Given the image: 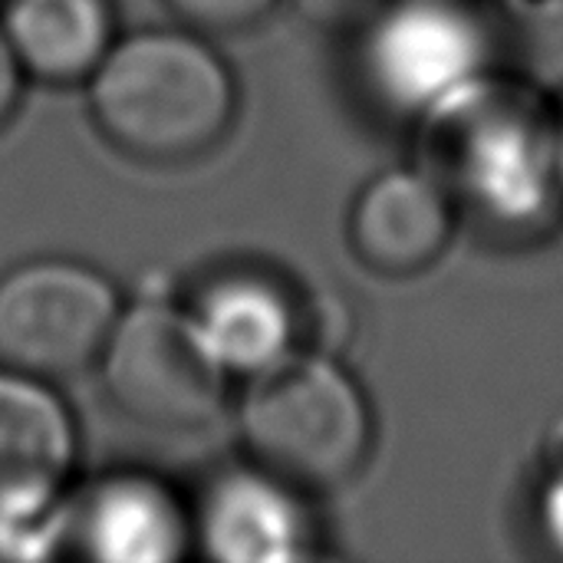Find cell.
I'll return each instance as SVG.
<instances>
[{
    "label": "cell",
    "mask_w": 563,
    "mask_h": 563,
    "mask_svg": "<svg viewBox=\"0 0 563 563\" xmlns=\"http://www.w3.org/2000/svg\"><path fill=\"white\" fill-rule=\"evenodd\" d=\"M317 30L356 36L389 0H284Z\"/></svg>",
    "instance_id": "14"
},
{
    "label": "cell",
    "mask_w": 563,
    "mask_h": 563,
    "mask_svg": "<svg viewBox=\"0 0 563 563\" xmlns=\"http://www.w3.org/2000/svg\"><path fill=\"white\" fill-rule=\"evenodd\" d=\"M356 43L366 92L409 122L488 69V33L462 0H389Z\"/></svg>",
    "instance_id": "7"
},
{
    "label": "cell",
    "mask_w": 563,
    "mask_h": 563,
    "mask_svg": "<svg viewBox=\"0 0 563 563\" xmlns=\"http://www.w3.org/2000/svg\"><path fill=\"white\" fill-rule=\"evenodd\" d=\"M558 165H561V188H563V106H561V122H558Z\"/></svg>",
    "instance_id": "17"
},
{
    "label": "cell",
    "mask_w": 563,
    "mask_h": 563,
    "mask_svg": "<svg viewBox=\"0 0 563 563\" xmlns=\"http://www.w3.org/2000/svg\"><path fill=\"white\" fill-rule=\"evenodd\" d=\"M23 86H26V76L0 30V129L16 115L20 109V99H23Z\"/></svg>",
    "instance_id": "16"
},
{
    "label": "cell",
    "mask_w": 563,
    "mask_h": 563,
    "mask_svg": "<svg viewBox=\"0 0 563 563\" xmlns=\"http://www.w3.org/2000/svg\"><path fill=\"white\" fill-rule=\"evenodd\" d=\"M558 122L561 106L544 89L488 66L412 122L416 165L462 218L528 231L563 201Z\"/></svg>",
    "instance_id": "1"
},
{
    "label": "cell",
    "mask_w": 563,
    "mask_h": 563,
    "mask_svg": "<svg viewBox=\"0 0 563 563\" xmlns=\"http://www.w3.org/2000/svg\"><path fill=\"white\" fill-rule=\"evenodd\" d=\"M195 548L191 511L155 475L112 472L69 492L66 551L99 563H172Z\"/></svg>",
    "instance_id": "9"
},
{
    "label": "cell",
    "mask_w": 563,
    "mask_h": 563,
    "mask_svg": "<svg viewBox=\"0 0 563 563\" xmlns=\"http://www.w3.org/2000/svg\"><path fill=\"white\" fill-rule=\"evenodd\" d=\"M79 429L56 383L0 366V558L66 551Z\"/></svg>",
    "instance_id": "5"
},
{
    "label": "cell",
    "mask_w": 563,
    "mask_h": 563,
    "mask_svg": "<svg viewBox=\"0 0 563 563\" xmlns=\"http://www.w3.org/2000/svg\"><path fill=\"white\" fill-rule=\"evenodd\" d=\"M188 313L228 379H251L300 350L297 307L267 274H221L188 303Z\"/></svg>",
    "instance_id": "11"
},
{
    "label": "cell",
    "mask_w": 563,
    "mask_h": 563,
    "mask_svg": "<svg viewBox=\"0 0 563 563\" xmlns=\"http://www.w3.org/2000/svg\"><path fill=\"white\" fill-rule=\"evenodd\" d=\"M307 492L247 462L208 482L195 511V551L218 563H297L310 558Z\"/></svg>",
    "instance_id": "8"
},
{
    "label": "cell",
    "mask_w": 563,
    "mask_h": 563,
    "mask_svg": "<svg viewBox=\"0 0 563 563\" xmlns=\"http://www.w3.org/2000/svg\"><path fill=\"white\" fill-rule=\"evenodd\" d=\"M238 435L247 462L307 495H323L366 468L376 429L353 373L330 356L294 350L244 379Z\"/></svg>",
    "instance_id": "3"
},
{
    "label": "cell",
    "mask_w": 563,
    "mask_h": 563,
    "mask_svg": "<svg viewBox=\"0 0 563 563\" xmlns=\"http://www.w3.org/2000/svg\"><path fill=\"white\" fill-rule=\"evenodd\" d=\"M534 515H538V531L541 541L563 558V459H558L544 482L538 485V501H534Z\"/></svg>",
    "instance_id": "15"
},
{
    "label": "cell",
    "mask_w": 563,
    "mask_h": 563,
    "mask_svg": "<svg viewBox=\"0 0 563 563\" xmlns=\"http://www.w3.org/2000/svg\"><path fill=\"white\" fill-rule=\"evenodd\" d=\"M3 3H7V0H0V7H3Z\"/></svg>",
    "instance_id": "18"
},
{
    "label": "cell",
    "mask_w": 563,
    "mask_h": 563,
    "mask_svg": "<svg viewBox=\"0 0 563 563\" xmlns=\"http://www.w3.org/2000/svg\"><path fill=\"white\" fill-rule=\"evenodd\" d=\"M96 369L112 409L148 432H198L224 409L228 373L172 300L125 303Z\"/></svg>",
    "instance_id": "4"
},
{
    "label": "cell",
    "mask_w": 563,
    "mask_h": 563,
    "mask_svg": "<svg viewBox=\"0 0 563 563\" xmlns=\"http://www.w3.org/2000/svg\"><path fill=\"white\" fill-rule=\"evenodd\" d=\"M0 30L26 79L76 86L115 43L112 0H7Z\"/></svg>",
    "instance_id": "12"
},
{
    "label": "cell",
    "mask_w": 563,
    "mask_h": 563,
    "mask_svg": "<svg viewBox=\"0 0 563 563\" xmlns=\"http://www.w3.org/2000/svg\"><path fill=\"white\" fill-rule=\"evenodd\" d=\"M181 26L205 36H224L257 26L284 0H165Z\"/></svg>",
    "instance_id": "13"
},
{
    "label": "cell",
    "mask_w": 563,
    "mask_h": 563,
    "mask_svg": "<svg viewBox=\"0 0 563 563\" xmlns=\"http://www.w3.org/2000/svg\"><path fill=\"white\" fill-rule=\"evenodd\" d=\"M125 300L76 257H33L0 274V366L49 383L96 369Z\"/></svg>",
    "instance_id": "6"
},
{
    "label": "cell",
    "mask_w": 563,
    "mask_h": 563,
    "mask_svg": "<svg viewBox=\"0 0 563 563\" xmlns=\"http://www.w3.org/2000/svg\"><path fill=\"white\" fill-rule=\"evenodd\" d=\"M102 139L139 162L175 165L211 152L231 129L238 86L205 33L135 30L86 79Z\"/></svg>",
    "instance_id": "2"
},
{
    "label": "cell",
    "mask_w": 563,
    "mask_h": 563,
    "mask_svg": "<svg viewBox=\"0 0 563 563\" xmlns=\"http://www.w3.org/2000/svg\"><path fill=\"white\" fill-rule=\"evenodd\" d=\"M459 208L419 165L386 168L350 205L346 238L353 257L379 277L429 271L455 238Z\"/></svg>",
    "instance_id": "10"
}]
</instances>
